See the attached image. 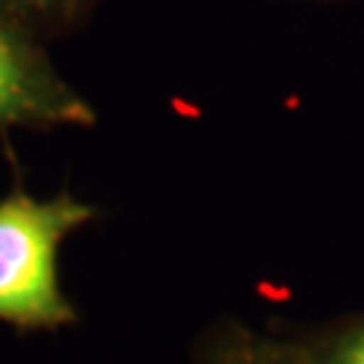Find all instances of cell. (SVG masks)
<instances>
[{"mask_svg":"<svg viewBox=\"0 0 364 364\" xmlns=\"http://www.w3.org/2000/svg\"><path fill=\"white\" fill-rule=\"evenodd\" d=\"M95 208L60 192L33 197L19 183L0 200V321L16 329H63L78 313L57 275L60 248Z\"/></svg>","mask_w":364,"mask_h":364,"instance_id":"cell-1","label":"cell"},{"mask_svg":"<svg viewBox=\"0 0 364 364\" xmlns=\"http://www.w3.org/2000/svg\"><path fill=\"white\" fill-rule=\"evenodd\" d=\"M97 114L57 73L43 41L0 16V130L92 127Z\"/></svg>","mask_w":364,"mask_h":364,"instance_id":"cell-2","label":"cell"},{"mask_svg":"<svg viewBox=\"0 0 364 364\" xmlns=\"http://www.w3.org/2000/svg\"><path fill=\"white\" fill-rule=\"evenodd\" d=\"M95 3L97 0H0V16L38 41H49L81 25Z\"/></svg>","mask_w":364,"mask_h":364,"instance_id":"cell-3","label":"cell"},{"mask_svg":"<svg viewBox=\"0 0 364 364\" xmlns=\"http://www.w3.org/2000/svg\"><path fill=\"white\" fill-rule=\"evenodd\" d=\"M203 364H302L297 356L267 346L259 340H232L219 348H210V353L203 359Z\"/></svg>","mask_w":364,"mask_h":364,"instance_id":"cell-4","label":"cell"},{"mask_svg":"<svg viewBox=\"0 0 364 364\" xmlns=\"http://www.w3.org/2000/svg\"><path fill=\"white\" fill-rule=\"evenodd\" d=\"M326 364H364V329H356L348 338L340 340Z\"/></svg>","mask_w":364,"mask_h":364,"instance_id":"cell-5","label":"cell"}]
</instances>
